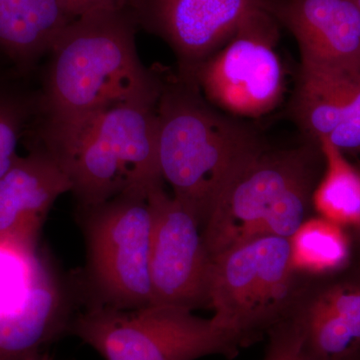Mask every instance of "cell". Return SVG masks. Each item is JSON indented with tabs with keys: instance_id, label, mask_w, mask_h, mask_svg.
I'll list each match as a JSON object with an SVG mask.
<instances>
[{
	"instance_id": "25",
	"label": "cell",
	"mask_w": 360,
	"mask_h": 360,
	"mask_svg": "<svg viewBox=\"0 0 360 360\" xmlns=\"http://www.w3.org/2000/svg\"><path fill=\"white\" fill-rule=\"evenodd\" d=\"M355 4H357V6H359V11H360V0H354Z\"/></svg>"
},
{
	"instance_id": "21",
	"label": "cell",
	"mask_w": 360,
	"mask_h": 360,
	"mask_svg": "<svg viewBox=\"0 0 360 360\" xmlns=\"http://www.w3.org/2000/svg\"><path fill=\"white\" fill-rule=\"evenodd\" d=\"M269 345L264 360H314L302 338L288 322L281 321L269 331Z\"/></svg>"
},
{
	"instance_id": "11",
	"label": "cell",
	"mask_w": 360,
	"mask_h": 360,
	"mask_svg": "<svg viewBox=\"0 0 360 360\" xmlns=\"http://www.w3.org/2000/svg\"><path fill=\"white\" fill-rule=\"evenodd\" d=\"M283 321L314 360L360 359V265L330 276H302Z\"/></svg>"
},
{
	"instance_id": "7",
	"label": "cell",
	"mask_w": 360,
	"mask_h": 360,
	"mask_svg": "<svg viewBox=\"0 0 360 360\" xmlns=\"http://www.w3.org/2000/svg\"><path fill=\"white\" fill-rule=\"evenodd\" d=\"M82 210L97 304L122 309L150 305L153 212L148 194L122 193Z\"/></svg>"
},
{
	"instance_id": "20",
	"label": "cell",
	"mask_w": 360,
	"mask_h": 360,
	"mask_svg": "<svg viewBox=\"0 0 360 360\" xmlns=\"http://www.w3.org/2000/svg\"><path fill=\"white\" fill-rule=\"evenodd\" d=\"M35 104L6 90H0V177L13 167L20 156L18 143Z\"/></svg>"
},
{
	"instance_id": "14",
	"label": "cell",
	"mask_w": 360,
	"mask_h": 360,
	"mask_svg": "<svg viewBox=\"0 0 360 360\" xmlns=\"http://www.w3.org/2000/svg\"><path fill=\"white\" fill-rule=\"evenodd\" d=\"M71 191L65 170L41 146L18 156L0 177V236L39 241L52 206Z\"/></svg>"
},
{
	"instance_id": "19",
	"label": "cell",
	"mask_w": 360,
	"mask_h": 360,
	"mask_svg": "<svg viewBox=\"0 0 360 360\" xmlns=\"http://www.w3.org/2000/svg\"><path fill=\"white\" fill-rule=\"evenodd\" d=\"M47 266L37 241L0 236V315L25 300Z\"/></svg>"
},
{
	"instance_id": "8",
	"label": "cell",
	"mask_w": 360,
	"mask_h": 360,
	"mask_svg": "<svg viewBox=\"0 0 360 360\" xmlns=\"http://www.w3.org/2000/svg\"><path fill=\"white\" fill-rule=\"evenodd\" d=\"M279 20L271 11L255 14L194 72L206 101L234 117L257 118L281 104L285 77L276 51Z\"/></svg>"
},
{
	"instance_id": "23",
	"label": "cell",
	"mask_w": 360,
	"mask_h": 360,
	"mask_svg": "<svg viewBox=\"0 0 360 360\" xmlns=\"http://www.w3.org/2000/svg\"><path fill=\"white\" fill-rule=\"evenodd\" d=\"M25 360H53L51 359V356H49L47 354H37L34 355H32V356L28 357V359H26Z\"/></svg>"
},
{
	"instance_id": "17",
	"label": "cell",
	"mask_w": 360,
	"mask_h": 360,
	"mask_svg": "<svg viewBox=\"0 0 360 360\" xmlns=\"http://www.w3.org/2000/svg\"><path fill=\"white\" fill-rule=\"evenodd\" d=\"M324 169L315 187L312 206L319 217L360 231V170L326 139L319 141Z\"/></svg>"
},
{
	"instance_id": "2",
	"label": "cell",
	"mask_w": 360,
	"mask_h": 360,
	"mask_svg": "<svg viewBox=\"0 0 360 360\" xmlns=\"http://www.w3.org/2000/svg\"><path fill=\"white\" fill-rule=\"evenodd\" d=\"M156 105L120 104L87 115L41 116L39 141L65 170L82 210L163 184Z\"/></svg>"
},
{
	"instance_id": "9",
	"label": "cell",
	"mask_w": 360,
	"mask_h": 360,
	"mask_svg": "<svg viewBox=\"0 0 360 360\" xmlns=\"http://www.w3.org/2000/svg\"><path fill=\"white\" fill-rule=\"evenodd\" d=\"M148 200L153 212L150 305L193 311L210 307L212 257L200 220L163 184L149 189Z\"/></svg>"
},
{
	"instance_id": "18",
	"label": "cell",
	"mask_w": 360,
	"mask_h": 360,
	"mask_svg": "<svg viewBox=\"0 0 360 360\" xmlns=\"http://www.w3.org/2000/svg\"><path fill=\"white\" fill-rule=\"evenodd\" d=\"M290 243L291 265L300 276H330L352 264L347 229L319 215L305 220Z\"/></svg>"
},
{
	"instance_id": "24",
	"label": "cell",
	"mask_w": 360,
	"mask_h": 360,
	"mask_svg": "<svg viewBox=\"0 0 360 360\" xmlns=\"http://www.w3.org/2000/svg\"><path fill=\"white\" fill-rule=\"evenodd\" d=\"M356 236H357V240H359V245H360V231L356 232Z\"/></svg>"
},
{
	"instance_id": "15",
	"label": "cell",
	"mask_w": 360,
	"mask_h": 360,
	"mask_svg": "<svg viewBox=\"0 0 360 360\" xmlns=\"http://www.w3.org/2000/svg\"><path fill=\"white\" fill-rule=\"evenodd\" d=\"M70 305L51 265L15 309L0 315V360H25L68 330Z\"/></svg>"
},
{
	"instance_id": "5",
	"label": "cell",
	"mask_w": 360,
	"mask_h": 360,
	"mask_svg": "<svg viewBox=\"0 0 360 360\" xmlns=\"http://www.w3.org/2000/svg\"><path fill=\"white\" fill-rule=\"evenodd\" d=\"M68 331L104 360L231 359L243 348L212 317L165 305L122 309L94 304L71 319Z\"/></svg>"
},
{
	"instance_id": "10",
	"label": "cell",
	"mask_w": 360,
	"mask_h": 360,
	"mask_svg": "<svg viewBox=\"0 0 360 360\" xmlns=\"http://www.w3.org/2000/svg\"><path fill=\"white\" fill-rule=\"evenodd\" d=\"M281 0H129L139 26L165 40L179 60V75L193 80L198 66L255 14L277 16Z\"/></svg>"
},
{
	"instance_id": "16",
	"label": "cell",
	"mask_w": 360,
	"mask_h": 360,
	"mask_svg": "<svg viewBox=\"0 0 360 360\" xmlns=\"http://www.w3.org/2000/svg\"><path fill=\"white\" fill-rule=\"evenodd\" d=\"M71 20L58 0H0V51L21 71L32 70Z\"/></svg>"
},
{
	"instance_id": "4",
	"label": "cell",
	"mask_w": 360,
	"mask_h": 360,
	"mask_svg": "<svg viewBox=\"0 0 360 360\" xmlns=\"http://www.w3.org/2000/svg\"><path fill=\"white\" fill-rule=\"evenodd\" d=\"M323 167L316 142L260 149L220 193L202 226L210 257L262 236L290 238L311 215Z\"/></svg>"
},
{
	"instance_id": "12",
	"label": "cell",
	"mask_w": 360,
	"mask_h": 360,
	"mask_svg": "<svg viewBox=\"0 0 360 360\" xmlns=\"http://www.w3.org/2000/svg\"><path fill=\"white\" fill-rule=\"evenodd\" d=\"M277 18L295 37L302 65L360 75V11L354 0H281Z\"/></svg>"
},
{
	"instance_id": "13",
	"label": "cell",
	"mask_w": 360,
	"mask_h": 360,
	"mask_svg": "<svg viewBox=\"0 0 360 360\" xmlns=\"http://www.w3.org/2000/svg\"><path fill=\"white\" fill-rule=\"evenodd\" d=\"M292 112L310 141L326 139L345 155H360V75L300 66Z\"/></svg>"
},
{
	"instance_id": "3",
	"label": "cell",
	"mask_w": 360,
	"mask_h": 360,
	"mask_svg": "<svg viewBox=\"0 0 360 360\" xmlns=\"http://www.w3.org/2000/svg\"><path fill=\"white\" fill-rule=\"evenodd\" d=\"M158 165L172 195L201 227L238 170L265 146L257 130L222 112L193 80L163 82L158 106Z\"/></svg>"
},
{
	"instance_id": "1",
	"label": "cell",
	"mask_w": 360,
	"mask_h": 360,
	"mask_svg": "<svg viewBox=\"0 0 360 360\" xmlns=\"http://www.w3.org/2000/svg\"><path fill=\"white\" fill-rule=\"evenodd\" d=\"M137 28L129 6L71 20L49 53L40 115L65 118L120 104L156 105L163 82L142 65Z\"/></svg>"
},
{
	"instance_id": "22",
	"label": "cell",
	"mask_w": 360,
	"mask_h": 360,
	"mask_svg": "<svg viewBox=\"0 0 360 360\" xmlns=\"http://www.w3.org/2000/svg\"><path fill=\"white\" fill-rule=\"evenodd\" d=\"M70 20L98 9H118L129 6V0H58Z\"/></svg>"
},
{
	"instance_id": "26",
	"label": "cell",
	"mask_w": 360,
	"mask_h": 360,
	"mask_svg": "<svg viewBox=\"0 0 360 360\" xmlns=\"http://www.w3.org/2000/svg\"><path fill=\"white\" fill-rule=\"evenodd\" d=\"M355 233H356V232H355Z\"/></svg>"
},
{
	"instance_id": "6",
	"label": "cell",
	"mask_w": 360,
	"mask_h": 360,
	"mask_svg": "<svg viewBox=\"0 0 360 360\" xmlns=\"http://www.w3.org/2000/svg\"><path fill=\"white\" fill-rule=\"evenodd\" d=\"M290 238L262 236L212 258V319L246 347L269 335L290 309L300 281Z\"/></svg>"
}]
</instances>
